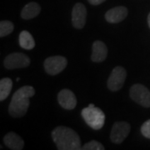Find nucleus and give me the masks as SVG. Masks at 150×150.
I'll return each instance as SVG.
<instances>
[{
    "instance_id": "nucleus-1",
    "label": "nucleus",
    "mask_w": 150,
    "mask_h": 150,
    "mask_svg": "<svg viewBox=\"0 0 150 150\" xmlns=\"http://www.w3.org/2000/svg\"><path fill=\"white\" fill-rule=\"evenodd\" d=\"M35 94V90L32 86H23L18 89L12 97L8 112L13 118L23 117L28 112L30 105V98Z\"/></svg>"
},
{
    "instance_id": "nucleus-2",
    "label": "nucleus",
    "mask_w": 150,
    "mask_h": 150,
    "mask_svg": "<svg viewBox=\"0 0 150 150\" xmlns=\"http://www.w3.org/2000/svg\"><path fill=\"white\" fill-rule=\"evenodd\" d=\"M51 135L59 150H79L82 149L80 138L72 129L59 126L53 130Z\"/></svg>"
},
{
    "instance_id": "nucleus-3",
    "label": "nucleus",
    "mask_w": 150,
    "mask_h": 150,
    "mask_svg": "<svg viewBox=\"0 0 150 150\" xmlns=\"http://www.w3.org/2000/svg\"><path fill=\"white\" fill-rule=\"evenodd\" d=\"M82 117L86 123L93 129H102L105 123V115L100 108L97 107H88L82 110Z\"/></svg>"
},
{
    "instance_id": "nucleus-4",
    "label": "nucleus",
    "mask_w": 150,
    "mask_h": 150,
    "mask_svg": "<svg viewBox=\"0 0 150 150\" xmlns=\"http://www.w3.org/2000/svg\"><path fill=\"white\" fill-rule=\"evenodd\" d=\"M129 94L134 102L145 108L150 107V91L143 84H134L129 90Z\"/></svg>"
},
{
    "instance_id": "nucleus-5",
    "label": "nucleus",
    "mask_w": 150,
    "mask_h": 150,
    "mask_svg": "<svg viewBox=\"0 0 150 150\" xmlns=\"http://www.w3.org/2000/svg\"><path fill=\"white\" fill-rule=\"evenodd\" d=\"M68 60L63 56H52L44 61V69L49 75H57L66 68Z\"/></svg>"
},
{
    "instance_id": "nucleus-6",
    "label": "nucleus",
    "mask_w": 150,
    "mask_h": 150,
    "mask_svg": "<svg viewBox=\"0 0 150 150\" xmlns=\"http://www.w3.org/2000/svg\"><path fill=\"white\" fill-rule=\"evenodd\" d=\"M127 77V72L121 66H117L112 69L108 79V88L111 91H118L122 88Z\"/></svg>"
},
{
    "instance_id": "nucleus-7",
    "label": "nucleus",
    "mask_w": 150,
    "mask_h": 150,
    "mask_svg": "<svg viewBox=\"0 0 150 150\" xmlns=\"http://www.w3.org/2000/svg\"><path fill=\"white\" fill-rule=\"evenodd\" d=\"M30 64V59L22 53H13L4 59V67L7 69L27 68Z\"/></svg>"
},
{
    "instance_id": "nucleus-8",
    "label": "nucleus",
    "mask_w": 150,
    "mask_h": 150,
    "mask_svg": "<svg viewBox=\"0 0 150 150\" xmlns=\"http://www.w3.org/2000/svg\"><path fill=\"white\" fill-rule=\"evenodd\" d=\"M130 124L124 121H119L113 123L110 134V139L112 143L120 144L125 139L130 132Z\"/></svg>"
},
{
    "instance_id": "nucleus-9",
    "label": "nucleus",
    "mask_w": 150,
    "mask_h": 150,
    "mask_svg": "<svg viewBox=\"0 0 150 150\" xmlns=\"http://www.w3.org/2000/svg\"><path fill=\"white\" fill-rule=\"evenodd\" d=\"M87 18L86 7L81 3L76 4L72 11V23L74 27L81 29L85 26Z\"/></svg>"
},
{
    "instance_id": "nucleus-10",
    "label": "nucleus",
    "mask_w": 150,
    "mask_h": 150,
    "mask_svg": "<svg viewBox=\"0 0 150 150\" xmlns=\"http://www.w3.org/2000/svg\"><path fill=\"white\" fill-rule=\"evenodd\" d=\"M58 101L60 106L67 110H72L77 105V99L74 93L69 89H63L59 92Z\"/></svg>"
},
{
    "instance_id": "nucleus-11",
    "label": "nucleus",
    "mask_w": 150,
    "mask_h": 150,
    "mask_svg": "<svg viewBox=\"0 0 150 150\" xmlns=\"http://www.w3.org/2000/svg\"><path fill=\"white\" fill-rule=\"evenodd\" d=\"M108 56V48L106 44L99 40L94 41L92 45L91 59L94 63L104 61Z\"/></svg>"
},
{
    "instance_id": "nucleus-12",
    "label": "nucleus",
    "mask_w": 150,
    "mask_h": 150,
    "mask_svg": "<svg viewBox=\"0 0 150 150\" xmlns=\"http://www.w3.org/2000/svg\"><path fill=\"white\" fill-rule=\"evenodd\" d=\"M127 16H128V9L123 6H118L106 12L105 19L108 23H117L124 20Z\"/></svg>"
},
{
    "instance_id": "nucleus-13",
    "label": "nucleus",
    "mask_w": 150,
    "mask_h": 150,
    "mask_svg": "<svg viewBox=\"0 0 150 150\" xmlns=\"http://www.w3.org/2000/svg\"><path fill=\"white\" fill-rule=\"evenodd\" d=\"M4 143L8 149L13 150H22L24 146L23 139L13 132L6 134L4 138Z\"/></svg>"
},
{
    "instance_id": "nucleus-14",
    "label": "nucleus",
    "mask_w": 150,
    "mask_h": 150,
    "mask_svg": "<svg viewBox=\"0 0 150 150\" xmlns=\"http://www.w3.org/2000/svg\"><path fill=\"white\" fill-rule=\"evenodd\" d=\"M40 11H41L40 5L37 3L31 2V3L26 4L23 7V8L22 9V18H23L25 20L34 18L35 17H37L40 13Z\"/></svg>"
},
{
    "instance_id": "nucleus-15",
    "label": "nucleus",
    "mask_w": 150,
    "mask_h": 150,
    "mask_svg": "<svg viewBox=\"0 0 150 150\" xmlns=\"http://www.w3.org/2000/svg\"><path fill=\"white\" fill-rule=\"evenodd\" d=\"M18 43L20 47L27 50H30L35 47V41L33 38L32 34L26 30H23L20 33L18 37Z\"/></svg>"
},
{
    "instance_id": "nucleus-16",
    "label": "nucleus",
    "mask_w": 150,
    "mask_h": 150,
    "mask_svg": "<svg viewBox=\"0 0 150 150\" xmlns=\"http://www.w3.org/2000/svg\"><path fill=\"white\" fill-rule=\"evenodd\" d=\"M13 82L9 78H4L0 80V101H4L8 97L12 90Z\"/></svg>"
},
{
    "instance_id": "nucleus-17",
    "label": "nucleus",
    "mask_w": 150,
    "mask_h": 150,
    "mask_svg": "<svg viewBox=\"0 0 150 150\" xmlns=\"http://www.w3.org/2000/svg\"><path fill=\"white\" fill-rule=\"evenodd\" d=\"M14 26L13 23L10 21L4 20L0 23V37L4 38L10 34L13 31Z\"/></svg>"
},
{
    "instance_id": "nucleus-18",
    "label": "nucleus",
    "mask_w": 150,
    "mask_h": 150,
    "mask_svg": "<svg viewBox=\"0 0 150 150\" xmlns=\"http://www.w3.org/2000/svg\"><path fill=\"white\" fill-rule=\"evenodd\" d=\"M81 149L83 150H104V147L102 144L98 142L96 140H92L87 143L82 147Z\"/></svg>"
},
{
    "instance_id": "nucleus-19",
    "label": "nucleus",
    "mask_w": 150,
    "mask_h": 150,
    "mask_svg": "<svg viewBox=\"0 0 150 150\" xmlns=\"http://www.w3.org/2000/svg\"><path fill=\"white\" fill-rule=\"evenodd\" d=\"M141 133L147 139H150V119L143 123L141 127Z\"/></svg>"
},
{
    "instance_id": "nucleus-20",
    "label": "nucleus",
    "mask_w": 150,
    "mask_h": 150,
    "mask_svg": "<svg viewBox=\"0 0 150 150\" xmlns=\"http://www.w3.org/2000/svg\"><path fill=\"white\" fill-rule=\"evenodd\" d=\"M89 2V4L92 5H99L101 4L102 3H103L104 1L106 0H88Z\"/></svg>"
},
{
    "instance_id": "nucleus-21",
    "label": "nucleus",
    "mask_w": 150,
    "mask_h": 150,
    "mask_svg": "<svg viewBox=\"0 0 150 150\" xmlns=\"http://www.w3.org/2000/svg\"><path fill=\"white\" fill-rule=\"evenodd\" d=\"M148 23H149V26L150 28V13L149 14V16H148Z\"/></svg>"
},
{
    "instance_id": "nucleus-22",
    "label": "nucleus",
    "mask_w": 150,
    "mask_h": 150,
    "mask_svg": "<svg viewBox=\"0 0 150 150\" xmlns=\"http://www.w3.org/2000/svg\"><path fill=\"white\" fill-rule=\"evenodd\" d=\"M19 80H20V79H19V78H18V79H17V82H18Z\"/></svg>"
}]
</instances>
